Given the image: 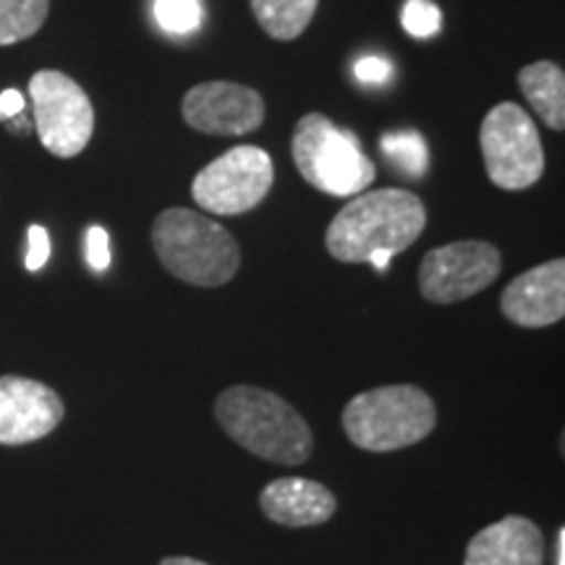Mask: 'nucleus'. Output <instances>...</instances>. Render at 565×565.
Segmentation results:
<instances>
[{
    "label": "nucleus",
    "mask_w": 565,
    "mask_h": 565,
    "mask_svg": "<svg viewBox=\"0 0 565 565\" xmlns=\"http://www.w3.org/2000/svg\"><path fill=\"white\" fill-rule=\"evenodd\" d=\"M521 95L550 129H565V74L553 61L529 63L519 71Z\"/></svg>",
    "instance_id": "2eb2a0df"
},
{
    "label": "nucleus",
    "mask_w": 565,
    "mask_h": 565,
    "mask_svg": "<svg viewBox=\"0 0 565 565\" xmlns=\"http://www.w3.org/2000/svg\"><path fill=\"white\" fill-rule=\"evenodd\" d=\"M87 263L92 270L103 273L110 267V238L103 225H89L87 231Z\"/></svg>",
    "instance_id": "4be33fe9"
},
{
    "label": "nucleus",
    "mask_w": 565,
    "mask_h": 565,
    "mask_svg": "<svg viewBox=\"0 0 565 565\" xmlns=\"http://www.w3.org/2000/svg\"><path fill=\"white\" fill-rule=\"evenodd\" d=\"M479 147L487 179L503 192H524L545 173L540 131L521 105H494L479 129Z\"/></svg>",
    "instance_id": "423d86ee"
},
{
    "label": "nucleus",
    "mask_w": 565,
    "mask_h": 565,
    "mask_svg": "<svg viewBox=\"0 0 565 565\" xmlns=\"http://www.w3.org/2000/svg\"><path fill=\"white\" fill-rule=\"evenodd\" d=\"M152 246L162 267L189 286L221 288L242 267L236 238L221 223L186 207L162 210L154 217Z\"/></svg>",
    "instance_id": "7ed1b4c3"
},
{
    "label": "nucleus",
    "mask_w": 565,
    "mask_h": 565,
    "mask_svg": "<svg viewBox=\"0 0 565 565\" xmlns=\"http://www.w3.org/2000/svg\"><path fill=\"white\" fill-rule=\"evenodd\" d=\"M437 408L416 385H383L353 395L343 408V433L356 448L393 454L433 435Z\"/></svg>",
    "instance_id": "20e7f679"
},
{
    "label": "nucleus",
    "mask_w": 565,
    "mask_h": 565,
    "mask_svg": "<svg viewBox=\"0 0 565 565\" xmlns=\"http://www.w3.org/2000/svg\"><path fill=\"white\" fill-rule=\"evenodd\" d=\"M259 508L273 524L307 529L328 524L338 511V498L315 479L280 477L259 494Z\"/></svg>",
    "instance_id": "4468645a"
},
{
    "label": "nucleus",
    "mask_w": 565,
    "mask_h": 565,
    "mask_svg": "<svg viewBox=\"0 0 565 565\" xmlns=\"http://www.w3.org/2000/svg\"><path fill=\"white\" fill-rule=\"evenodd\" d=\"M275 181L270 154L259 147H233L194 175L192 196L212 215H244L265 202Z\"/></svg>",
    "instance_id": "6e6552de"
},
{
    "label": "nucleus",
    "mask_w": 565,
    "mask_h": 565,
    "mask_svg": "<svg viewBox=\"0 0 565 565\" xmlns=\"http://www.w3.org/2000/svg\"><path fill=\"white\" fill-rule=\"evenodd\" d=\"M154 19L166 32L189 34L202 24L200 0H154Z\"/></svg>",
    "instance_id": "6ab92c4d"
},
{
    "label": "nucleus",
    "mask_w": 565,
    "mask_h": 565,
    "mask_svg": "<svg viewBox=\"0 0 565 565\" xmlns=\"http://www.w3.org/2000/svg\"><path fill=\"white\" fill-rule=\"evenodd\" d=\"M215 419L233 443L263 461L301 466L315 450L312 429L303 416L265 387H225L215 401Z\"/></svg>",
    "instance_id": "f03ea898"
},
{
    "label": "nucleus",
    "mask_w": 565,
    "mask_h": 565,
    "mask_svg": "<svg viewBox=\"0 0 565 565\" xmlns=\"http://www.w3.org/2000/svg\"><path fill=\"white\" fill-rule=\"evenodd\" d=\"M555 565H565V526L555 532Z\"/></svg>",
    "instance_id": "393cba45"
},
{
    "label": "nucleus",
    "mask_w": 565,
    "mask_h": 565,
    "mask_svg": "<svg viewBox=\"0 0 565 565\" xmlns=\"http://www.w3.org/2000/svg\"><path fill=\"white\" fill-rule=\"evenodd\" d=\"M385 158L398 168L401 173L412 175V179H422L429 168V150L427 141L416 131H393L380 139Z\"/></svg>",
    "instance_id": "a211bd4d"
},
{
    "label": "nucleus",
    "mask_w": 565,
    "mask_h": 565,
    "mask_svg": "<svg viewBox=\"0 0 565 565\" xmlns=\"http://www.w3.org/2000/svg\"><path fill=\"white\" fill-rule=\"evenodd\" d=\"M160 565H210V563L196 561V557H183V555H175V557H166V561H160Z\"/></svg>",
    "instance_id": "a878e982"
},
{
    "label": "nucleus",
    "mask_w": 565,
    "mask_h": 565,
    "mask_svg": "<svg viewBox=\"0 0 565 565\" xmlns=\"http://www.w3.org/2000/svg\"><path fill=\"white\" fill-rule=\"evenodd\" d=\"M498 246L487 242H454L424 254L419 265V291L429 303H458L482 294L498 280Z\"/></svg>",
    "instance_id": "1a4fd4ad"
},
{
    "label": "nucleus",
    "mask_w": 565,
    "mask_h": 565,
    "mask_svg": "<svg viewBox=\"0 0 565 565\" xmlns=\"http://www.w3.org/2000/svg\"><path fill=\"white\" fill-rule=\"evenodd\" d=\"M427 228L424 202L408 189H374L356 194L333 217L324 246L338 263H370L374 252H406Z\"/></svg>",
    "instance_id": "f257e3e1"
},
{
    "label": "nucleus",
    "mask_w": 565,
    "mask_h": 565,
    "mask_svg": "<svg viewBox=\"0 0 565 565\" xmlns=\"http://www.w3.org/2000/svg\"><path fill=\"white\" fill-rule=\"evenodd\" d=\"M24 113V95L19 89L0 92V121H11Z\"/></svg>",
    "instance_id": "b1692460"
},
{
    "label": "nucleus",
    "mask_w": 565,
    "mask_h": 565,
    "mask_svg": "<svg viewBox=\"0 0 565 565\" xmlns=\"http://www.w3.org/2000/svg\"><path fill=\"white\" fill-rule=\"evenodd\" d=\"M505 320L519 328H550L565 317V259L521 273L500 296Z\"/></svg>",
    "instance_id": "f8f14e48"
},
{
    "label": "nucleus",
    "mask_w": 565,
    "mask_h": 565,
    "mask_svg": "<svg viewBox=\"0 0 565 565\" xmlns=\"http://www.w3.org/2000/svg\"><path fill=\"white\" fill-rule=\"evenodd\" d=\"M183 121L210 137H244L265 121V100L257 89L236 82H204L183 95Z\"/></svg>",
    "instance_id": "9d476101"
},
{
    "label": "nucleus",
    "mask_w": 565,
    "mask_h": 565,
    "mask_svg": "<svg viewBox=\"0 0 565 565\" xmlns=\"http://www.w3.org/2000/svg\"><path fill=\"white\" fill-rule=\"evenodd\" d=\"M545 540L526 515H505L471 536L463 565H542Z\"/></svg>",
    "instance_id": "ddd939ff"
},
{
    "label": "nucleus",
    "mask_w": 565,
    "mask_h": 565,
    "mask_svg": "<svg viewBox=\"0 0 565 565\" xmlns=\"http://www.w3.org/2000/svg\"><path fill=\"white\" fill-rule=\"evenodd\" d=\"M296 171L330 196H356L374 181L372 160L359 150L353 134L338 129L322 113L299 118L291 139Z\"/></svg>",
    "instance_id": "39448f33"
},
{
    "label": "nucleus",
    "mask_w": 565,
    "mask_h": 565,
    "mask_svg": "<svg viewBox=\"0 0 565 565\" xmlns=\"http://www.w3.org/2000/svg\"><path fill=\"white\" fill-rule=\"evenodd\" d=\"M66 416L61 395L40 380L0 377V445H26L47 437Z\"/></svg>",
    "instance_id": "9b49d317"
},
{
    "label": "nucleus",
    "mask_w": 565,
    "mask_h": 565,
    "mask_svg": "<svg viewBox=\"0 0 565 565\" xmlns=\"http://www.w3.org/2000/svg\"><path fill=\"white\" fill-rule=\"evenodd\" d=\"M254 19L273 40L291 42L312 24L320 0H249Z\"/></svg>",
    "instance_id": "dca6fc26"
},
{
    "label": "nucleus",
    "mask_w": 565,
    "mask_h": 565,
    "mask_svg": "<svg viewBox=\"0 0 565 565\" xmlns=\"http://www.w3.org/2000/svg\"><path fill=\"white\" fill-rule=\"evenodd\" d=\"M51 13V0H0V47L30 40Z\"/></svg>",
    "instance_id": "f3484780"
},
{
    "label": "nucleus",
    "mask_w": 565,
    "mask_h": 565,
    "mask_svg": "<svg viewBox=\"0 0 565 565\" xmlns=\"http://www.w3.org/2000/svg\"><path fill=\"white\" fill-rule=\"evenodd\" d=\"M353 74H356L359 82L383 84L391 76V63L383 58H362L356 63V68H353Z\"/></svg>",
    "instance_id": "5701e85b"
},
{
    "label": "nucleus",
    "mask_w": 565,
    "mask_h": 565,
    "mask_svg": "<svg viewBox=\"0 0 565 565\" xmlns=\"http://www.w3.org/2000/svg\"><path fill=\"white\" fill-rule=\"evenodd\" d=\"M26 244H30V249H26L24 265L30 273H38L47 265V259H51V236H47V231L42 228V225H30V231H26Z\"/></svg>",
    "instance_id": "412c9836"
},
{
    "label": "nucleus",
    "mask_w": 565,
    "mask_h": 565,
    "mask_svg": "<svg viewBox=\"0 0 565 565\" xmlns=\"http://www.w3.org/2000/svg\"><path fill=\"white\" fill-rule=\"evenodd\" d=\"M401 24L416 40H429L440 32L443 13L429 0H406L404 11H401Z\"/></svg>",
    "instance_id": "aec40b11"
},
{
    "label": "nucleus",
    "mask_w": 565,
    "mask_h": 565,
    "mask_svg": "<svg viewBox=\"0 0 565 565\" xmlns=\"http://www.w3.org/2000/svg\"><path fill=\"white\" fill-rule=\"evenodd\" d=\"M34 129L42 147L55 158H76L95 134L89 95L61 71H38L30 79Z\"/></svg>",
    "instance_id": "0eeeda50"
}]
</instances>
